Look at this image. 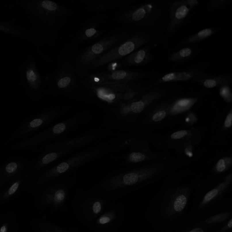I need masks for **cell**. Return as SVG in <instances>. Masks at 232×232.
<instances>
[{
  "label": "cell",
  "mask_w": 232,
  "mask_h": 232,
  "mask_svg": "<svg viewBox=\"0 0 232 232\" xmlns=\"http://www.w3.org/2000/svg\"><path fill=\"white\" fill-rule=\"evenodd\" d=\"M144 102L142 101H140L138 102H134L132 104L131 108L132 111L136 114H138L143 110L145 108Z\"/></svg>",
  "instance_id": "obj_15"
},
{
  "label": "cell",
  "mask_w": 232,
  "mask_h": 232,
  "mask_svg": "<svg viewBox=\"0 0 232 232\" xmlns=\"http://www.w3.org/2000/svg\"><path fill=\"white\" fill-rule=\"evenodd\" d=\"M26 78L28 81L30 83H34L37 80V75L34 71L32 69L27 70L26 73Z\"/></svg>",
  "instance_id": "obj_21"
},
{
  "label": "cell",
  "mask_w": 232,
  "mask_h": 232,
  "mask_svg": "<svg viewBox=\"0 0 232 232\" xmlns=\"http://www.w3.org/2000/svg\"><path fill=\"white\" fill-rule=\"evenodd\" d=\"M152 47L147 45L135 52L129 57L127 62L134 65H143L147 64L153 60L152 53Z\"/></svg>",
  "instance_id": "obj_12"
},
{
  "label": "cell",
  "mask_w": 232,
  "mask_h": 232,
  "mask_svg": "<svg viewBox=\"0 0 232 232\" xmlns=\"http://www.w3.org/2000/svg\"><path fill=\"white\" fill-rule=\"evenodd\" d=\"M42 122H43V121L42 119L40 118L35 119L30 122V126L32 128H35V127H37L41 126L42 124Z\"/></svg>",
  "instance_id": "obj_30"
},
{
  "label": "cell",
  "mask_w": 232,
  "mask_h": 232,
  "mask_svg": "<svg viewBox=\"0 0 232 232\" xmlns=\"http://www.w3.org/2000/svg\"><path fill=\"white\" fill-rule=\"evenodd\" d=\"M216 169L217 171L219 172H222L225 170V164L224 159H221L218 160L216 166Z\"/></svg>",
  "instance_id": "obj_29"
},
{
  "label": "cell",
  "mask_w": 232,
  "mask_h": 232,
  "mask_svg": "<svg viewBox=\"0 0 232 232\" xmlns=\"http://www.w3.org/2000/svg\"><path fill=\"white\" fill-rule=\"evenodd\" d=\"M220 29L221 27H212L203 29L181 41L177 45L178 48L192 45L200 42L215 34Z\"/></svg>",
  "instance_id": "obj_10"
},
{
  "label": "cell",
  "mask_w": 232,
  "mask_h": 232,
  "mask_svg": "<svg viewBox=\"0 0 232 232\" xmlns=\"http://www.w3.org/2000/svg\"><path fill=\"white\" fill-rule=\"evenodd\" d=\"M32 232H80L75 229H67L48 221L44 217L34 216L29 221Z\"/></svg>",
  "instance_id": "obj_7"
},
{
  "label": "cell",
  "mask_w": 232,
  "mask_h": 232,
  "mask_svg": "<svg viewBox=\"0 0 232 232\" xmlns=\"http://www.w3.org/2000/svg\"><path fill=\"white\" fill-rule=\"evenodd\" d=\"M201 49L198 46L191 45L183 47L169 55L168 61L172 63H182L194 58L201 51Z\"/></svg>",
  "instance_id": "obj_9"
},
{
  "label": "cell",
  "mask_w": 232,
  "mask_h": 232,
  "mask_svg": "<svg viewBox=\"0 0 232 232\" xmlns=\"http://www.w3.org/2000/svg\"><path fill=\"white\" fill-rule=\"evenodd\" d=\"M231 3V0H210L207 4L206 10L210 12L218 10L228 7Z\"/></svg>",
  "instance_id": "obj_13"
},
{
  "label": "cell",
  "mask_w": 232,
  "mask_h": 232,
  "mask_svg": "<svg viewBox=\"0 0 232 232\" xmlns=\"http://www.w3.org/2000/svg\"><path fill=\"white\" fill-rule=\"evenodd\" d=\"M69 164L67 163L64 162L60 164L57 166V168H56V170H57V172H59V173H64V172L66 171L68 169H69Z\"/></svg>",
  "instance_id": "obj_28"
},
{
  "label": "cell",
  "mask_w": 232,
  "mask_h": 232,
  "mask_svg": "<svg viewBox=\"0 0 232 232\" xmlns=\"http://www.w3.org/2000/svg\"><path fill=\"white\" fill-rule=\"evenodd\" d=\"M221 88V94L223 97H224L225 100H228L230 99H231V93L230 88L229 85H225L222 86Z\"/></svg>",
  "instance_id": "obj_17"
},
{
  "label": "cell",
  "mask_w": 232,
  "mask_h": 232,
  "mask_svg": "<svg viewBox=\"0 0 232 232\" xmlns=\"http://www.w3.org/2000/svg\"><path fill=\"white\" fill-rule=\"evenodd\" d=\"M187 133H188L186 131H180L172 134L171 135V138L173 139H180L186 136Z\"/></svg>",
  "instance_id": "obj_27"
},
{
  "label": "cell",
  "mask_w": 232,
  "mask_h": 232,
  "mask_svg": "<svg viewBox=\"0 0 232 232\" xmlns=\"http://www.w3.org/2000/svg\"><path fill=\"white\" fill-rule=\"evenodd\" d=\"M218 194V189H213L212 190H211L205 196L204 198V202H208V201H210L214 197H215Z\"/></svg>",
  "instance_id": "obj_23"
},
{
  "label": "cell",
  "mask_w": 232,
  "mask_h": 232,
  "mask_svg": "<svg viewBox=\"0 0 232 232\" xmlns=\"http://www.w3.org/2000/svg\"><path fill=\"white\" fill-rule=\"evenodd\" d=\"M17 167L18 166L17 163L15 162H12L7 165L5 167V170L9 173H11L15 172L17 170Z\"/></svg>",
  "instance_id": "obj_26"
},
{
  "label": "cell",
  "mask_w": 232,
  "mask_h": 232,
  "mask_svg": "<svg viewBox=\"0 0 232 232\" xmlns=\"http://www.w3.org/2000/svg\"><path fill=\"white\" fill-rule=\"evenodd\" d=\"M19 224L15 212L8 211L0 214V232H19Z\"/></svg>",
  "instance_id": "obj_11"
},
{
  "label": "cell",
  "mask_w": 232,
  "mask_h": 232,
  "mask_svg": "<svg viewBox=\"0 0 232 232\" xmlns=\"http://www.w3.org/2000/svg\"><path fill=\"white\" fill-rule=\"evenodd\" d=\"M199 4L197 0H174L170 1L168 3L170 20L167 27L168 33H174Z\"/></svg>",
  "instance_id": "obj_4"
},
{
  "label": "cell",
  "mask_w": 232,
  "mask_h": 232,
  "mask_svg": "<svg viewBox=\"0 0 232 232\" xmlns=\"http://www.w3.org/2000/svg\"><path fill=\"white\" fill-rule=\"evenodd\" d=\"M69 190L68 186H58L35 193L33 201L35 211L41 216L66 213Z\"/></svg>",
  "instance_id": "obj_2"
},
{
  "label": "cell",
  "mask_w": 232,
  "mask_h": 232,
  "mask_svg": "<svg viewBox=\"0 0 232 232\" xmlns=\"http://www.w3.org/2000/svg\"><path fill=\"white\" fill-rule=\"evenodd\" d=\"M228 227L229 228H232V219H231L228 223Z\"/></svg>",
  "instance_id": "obj_34"
},
{
  "label": "cell",
  "mask_w": 232,
  "mask_h": 232,
  "mask_svg": "<svg viewBox=\"0 0 232 232\" xmlns=\"http://www.w3.org/2000/svg\"><path fill=\"white\" fill-rule=\"evenodd\" d=\"M70 82L71 79L70 77H65L59 80L57 85L60 88H65L67 87Z\"/></svg>",
  "instance_id": "obj_22"
},
{
  "label": "cell",
  "mask_w": 232,
  "mask_h": 232,
  "mask_svg": "<svg viewBox=\"0 0 232 232\" xmlns=\"http://www.w3.org/2000/svg\"><path fill=\"white\" fill-rule=\"evenodd\" d=\"M57 158V154L55 152H52L47 154L42 159V162L44 164H47L51 162H53Z\"/></svg>",
  "instance_id": "obj_20"
},
{
  "label": "cell",
  "mask_w": 232,
  "mask_h": 232,
  "mask_svg": "<svg viewBox=\"0 0 232 232\" xmlns=\"http://www.w3.org/2000/svg\"><path fill=\"white\" fill-rule=\"evenodd\" d=\"M231 75L224 74L220 75H211L206 74L204 76L199 77L193 81L204 88L211 89L215 87L229 85L232 83Z\"/></svg>",
  "instance_id": "obj_8"
},
{
  "label": "cell",
  "mask_w": 232,
  "mask_h": 232,
  "mask_svg": "<svg viewBox=\"0 0 232 232\" xmlns=\"http://www.w3.org/2000/svg\"><path fill=\"white\" fill-rule=\"evenodd\" d=\"M104 49L103 45L100 43H97L92 46L91 53L93 55H99L103 52Z\"/></svg>",
  "instance_id": "obj_19"
},
{
  "label": "cell",
  "mask_w": 232,
  "mask_h": 232,
  "mask_svg": "<svg viewBox=\"0 0 232 232\" xmlns=\"http://www.w3.org/2000/svg\"><path fill=\"white\" fill-rule=\"evenodd\" d=\"M187 203V198L184 195H180L175 200L174 208L177 212H181L185 207Z\"/></svg>",
  "instance_id": "obj_14"
},
{
  "label": "cell",
  "mask_w": 232,
  "mask_h": 232,
  "mask_svg": "<svg viewBox=\"0 0 232 232\" xmlns=\"http://www.w3.org/2000/svg\"><path fill=\"white\" fill-rule=\"evenodd\" d=\"M189 232H204V231L201 228H195L191 231H189Z\"/></svg>",
  "instance_id": "obj_33"
},
{
  "label": "cell",
  "mask_w": 232,
  "mask_h": 232,
  "mask_svg": "<svg viewBox=\"0 0 232 232\" xmlns=\"http://www.w3.org/2000/svg\"><path fill=\"white\" fill-rule=\"evenodd\" d=\"M96 33V30L94 28H90L87 29L85 31V34L87 37H92Z\"/></svg>",
  "instance_id": "obj_32"
},
{
  "label": "cell",
  "mask_w": 232,
  "mask_h": 232,
  "mask_svg": "<svg viewBox=\"0 0 232 232\" xmlns=\"http://www.w3.org/2000/svg\"><path fill=\"white\" fill-rule=\"evenodd\" d=\"M117 201L95 190H78L71 202L73 215L78 222L86 227Z\"/></svg>",
  "instance_id": "obj_1"
},
{
  "label": "cell",
  "mask_w": 232,
  "mask_h": 232,
  "mask_svg": "<svg viewBox=\"0 0 232 232\" xmlns=\"http://www.w3.org/2000/svg\"><path fill=\"white\" fill-rule=\"evenodd\" d=\"M145 156L140 152H133L130 154L129 159L133 162H142L145 159Z\"/></svg>",
  "instance_id": "obj_18"
},
{
  "label": "cell",
  "mask_w": 232,
  "mask_h": 232,
  "mask_svg": "<svg viewBox=\"0 0 232 232\" xmlns=\"http://www.w3.org/2000/svg\"><path fill=\"white\" fill-rule=\"evenodd\" d=\"M162 14V8L156 1H152L134 9L127 15L132 23L151 26L158 22Z\"/></svg>",
  "instance_id": "obj_5"
},
{
  "label": "cell",
  "mask_w": 232,
  "mask_h": 232,
  "mask_svg": "<svg viewBox=\"0 0 232 232\" xmlns=\"http://www.w3.org/2000/svg\"><path fill=\"white\" fill-rule=\"evenodd\" d=\"M124 214V204L118 200L86 228L92 232H118L122 226Z\"/></svg>",
  "instance_id": "obj_3"
},
{
  "label": "cell",
  "mask_w": 232,
  "mask_h": 232,
  "mask_svg": "<svg viewBox=\"0 0 232 232\" xmlns=\"http://www.w3.org/2000/svg\"><path fill=\"white\" fill-rule=\"evenodd\" d=\"M206 67L207 65L204 67L203 66H200L181 71L168 73L157 79L155 82L150 85L149 87L151 88L167 83L185 81L188 80L193 81L196 78L206 75V73L205 72V70Z\"/></svg>",
  "instance_id": "obj_6"
},
{
  "label": "cell",
  "mask_w": 232,
  "mask_h": 232,
  "mask_svg": "<svg viewBox=\"0 0 232 232\" xmlns=\"http://www.w3.org/2000/svg\"><path fill=\"white\" fill-rule=\"evenodd\" d=\"M42 7L45 10L49 11H54L57 9L58 5L57 4L53 1L46 0L44 1L41 3Z\"/></svg>",
  "instance_id": "obj_16"
},
{
  "label": "cell",
  "mask_w": 232,
  "mask_h": 232,
  "mask_svg": "<svg viewBox=\"0 0 232 232\" xmlns=\"http://www.w3.org/2000/svg\"><path fill=\"white\" fill-rule=\"evenodd\" d=\"M232 114L230 112L227 116L225 121V126L226 127L229 128L232 126Z\"/></svg>",
  "instance_id": "obj_31"
},
{
  "label": "cell",
  "mask_w": 232,
  "mask_h": 232,
  "mask_svg": "<svg viewBox=\"0 0 232 232\" xmlns=\"http://www.w3.org/2000/svg\"><path fill=\"white\" fill-rule=\"evenodd\" d=\"M66 126L64 123H60L56 125L53 129V131L55 134H60L65 130Z\"/></svg>",
  "instance_id": "obj_25"
},
{
  "label": "cell",
  "mask_w": 232,
  "mask_h": 232,
  "mask_svg": "<svg viewBox=\"0 0 232 232\" xmlns=\"http://www.w3.org/2000/svg\"><path fill=\"white\" fill-rule=\"evenodd\" d=\"M166 116V112L165 111L159 112L153 115L152 120L155 122H159L163 119Z\"/></svg>",
  "instance_id": "obj_24"
}]
</instances>
